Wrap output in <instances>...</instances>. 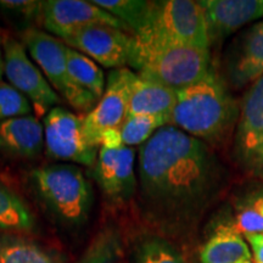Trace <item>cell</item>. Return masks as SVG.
<instances>
[{
  "label": "cell",
  "mask_w": 263,
  "mask_h": 263,
  "mask_svg": "<svg viewBox=\"0 0 263 263\" xmlns=\"http://www.w3.org/2000/svg\"><path fill=\"white\" fill-rule=\"evenodd\" d=\"M100 146H105L107 149H118V147L123 146L120 128H114V129L105 132L103 138H101Z\"/></svg>",
  "instance_id": "cell-30"
},
{
  "label": "cell",
  "mask_w": 263,
  "mask_h": 263,
  "mask_svg": "<svg viewBox=\"0 0 263 263\" xmlns=\"http://www.w3.org/2000/svg\"><path fill=\"white\" fill-rule=\"evenodd\" d=\"M4 73L12 87L21 91L31 103L37 117H45L61 103L57 90L26 52L25 45L10 35L3 38Z\"/></svg>",
  "instance_id": "cell-8"
},
{
  "label": "cell",
  "mask_w": 263,
  "mask_h": 263,
  "mask_svg": "<svg viewBox=\"0 0 263 263\" xmlns=\"http://www.w3.org/2000/svg\"><path fill=\"white\" fill-rule=\"evenodd\" d=\"M43 27L60 39L67 37L76 29L88 25H107L129 31L123 22L108 14L91 2L83 0H47L43 2L41 18Z\"/></svg>",
  "instance_id": "cell-13"
},
{
  "label": "cell",
  "mask_w": 263,
  "mask_h": 263,
  "mask_svg": "<svg viewBox=\"0 0 263 263\" xmlns=\"http://www.w3.org/2000/svg\"><path fill=\"white\" fill-rule=\"evenodd\" d=\"M240 107L211 66L205 77L177 90L172 126L206 144H221L238 122Z\"/></svg>",
  "instance_id": "cell-2"
},
{
  "label": "cell",
  "mask_w": 263,
  "mask_h": 263,
  "mask_svg": "<svg viewBox=\"0 0 263 263\" xmlns=\"http://www.w3.org/2000/svg\"><path fill=\"white\" fill-rule=\"evenodd\" d=\"M128 65L139 77L174 90L200 81L212 66L210 49L134 35Z\"/></svg>",
  "instance_id": "cell-3"
},
{
  "label": "cell",
  "mask_w": 263,
  "mask_h": 263,
  "mask_svg": "<svg viewBox=\"0 0 263 263\" xmlns=\"http://www.w3.org/2000/svg\"><path fill=\"white\" fill-rule=\"evenodd\" d=\"M134 37L211 48L203 9L192 0L150 2L145 24Z\"/></svg>",
  "instance_id": "cell-5"
},
{
  "label": "cell",
  "mask_w": 263,
  "mask_h": 263,
  "mask_svg": "<svg viewBox=\"0 0 263 263\" xmlns=\"http://www.w3.org/2000/svg\"><path fill=\"white\" fill-rule=\"evenodd\" d=\"M121 250L120 234L112 228L103 229L94 236L78 263H116Z\"/></svg>",
  "instance_id": "cell-24"
},
{
  "label": "cell",
  "mask_w": 263,
  "mask_h": 263,
  "mask_svg": "<svg viewBox=\"0 0 263 263\" xmlns=\"http://www.w3.org/2000/svg\"><path fill=\"white\" fill-rule=\"evenodd\" d=\"M34 217L22 199L0 183V230L31 232Z\"/></svg>",
  "instance_id": "cell-21"
},
{
  "label": "cell",
  "mask_w": 263,
  "mask_h": 263,
  "mask_svg": "<svg viewBox=\"0 0 263 263\" xmlns=\"http://www.w3.org/2000/svg\"><path fill=\"white\" fill-rule=\"evenodd\" d=\"M244 236L252 251V262L263 263V233L244 234Z\"/></svg>",
  "instance_id": "cell-29"
},
{
  "label": "cell",
  "mask_w": 263,
  "mask_h": 263,
  "mask_svg": "<svg viewBox=\"0 0 263 263\" xmlns=\"http://www.w3.org/2000/svg\"><path fill=\"white\" fill-rule=\"evenodd\" d=\"M136 80V72L126 67L117 68L108 73L103 97L93 110L84 116L85 134L94 146L100 149L105 132L121 128L126 121Z\"/></svg>",
  "instance_id": "cell-10"
},
{
  "label": "cell",
  "mask_w": 263,
  "mask_h": 263,
  "mask_svg": "<svg viewBox=\"0 0 263 263\" xmlns=\"http://www.w3.org/2000/svg\"><path fill=\"white\" fill-rule=\"evenodd\" d=\"M240 263H254L252 261H246V262H240Z\"/></svg>",
  "instance_id": "cell-32"
},
{
  "label": "cell",
  "mask_w": 263,
  "mask_h": 263,
  "mask_svg": "<svg viewBox=\"0 0 263 263\" xmlns=\"http://www.w3.org/2000/svg\"><path fill=\"white\" fill-rule=\"evenodd\" d=\"M136 263H185L180 254L163 239L150 236L136 249Z\"/></svg>",
  "instance_id": "cell-25"
},
{
  "label": "cell",
  "mask_w": 263,
  "mask_h": 263,
  "mask_svg": "<svg viewBox=\"0 0 263 263\" xmlns=\"http://www.w3.org/2000/svg\"><path fill=\"white\" fill-rule=\"evenodd\" d=\"M61 41L104 67L117 70L128 65L133 35L112 26L95 24L76 29Z\"/></svg>",
  "instance_id": "cell-11"
},
{
  "label": "cell",
  "mask_w": 263,
  "mask_h": 263,
  "mask_svg": "<svg viewBox=\"0 0 263 263\" xmlns=\"http://www.w3.org/2000/svg\"><path fill=\"white\" fill-rule=\"evenodd\" d=\"M3 73H4V55H3V38L0 33V80H2Z\"/></svg>",
  "instance_id": "cell-31"
},
{
  "label": "cell",
  "mask_w": 263,
  "mask_h": 263,
  "mask_svg": "<svg viewBox=\"0 0 263 263\" xmlns=\"http://www.w3.org/2000/svg\"><path fill=\"white\" fill-rule=\"evenodd\" d=\"M25 47L52 88L81 115L89 114L90 107L70 81L67 72V45L61 39L37 28H29L22 35Z\"/></svg>",
  "instance_id": "cell-9"
},
{
  "label": "cell",
  "mask_w": 263,
  "mask_h": 263,
  "mask_svg": "<svg viewBox=\"0 0 263 263\" xmlns=\"http://www.w3.org/2000/svg\"><path fill=\"white\" fill-rule=\"evenodd\" d=\"M226 76L232 87L240 89L263 76V22L255 24L236 37L224 60Z\"/></svg>",
  "instance_id": "cell-14"
},
{
  "label": "cell",
  "mask_w": 263,
  "mask_h": 263,
  "mask_svg": "<svg viewBox=\"0 0 263 263\" xmlns=\"http://www.w3.org/2000/svg\"><path fill=\"white\" fill-rule=\"evenodd\" d=\"M170 123V116H128L120 128L123 145H143L160 128Z\"/></svg>",
  "instance_id": "cell-23"
},
{
  "label": "cell",
  "mask_w": 263,
  "mask_h": 263,
  "mask_svg": "<svg viewBox=\"0 0 263 263\" xmlns=\"http://www.w3.org/2000/svg\"><path fill=\"white\" fill-rule=\"evenodd\" d=\"M32 105L21 91L10 83L0 81V122L10 118L28 116Z\"/></svg>",
  "instance_id": "cell-26"
},
{
  "label": "cell",
  "mask_w": 263,
  "mask_h": 263,
  "mask_svg": "<svg viewBox=\"0 0 263 263\" xmlns=\"http://www.w3.org/2000/svg\"><path fill=\"white\" fill-rule=\"evenodd\" d=\"M144 209L163 219H189L224 188V168L209 144L167 124L139 147Z\"/></svg>",
  "instance_id": "cell-1"
},
{
  "label": "cell",
  "mask_w": 263,
  "mask_h": 263,
  "mask_svg": "<svg viewBox=\"0 0 263 263\" xmlns=\"http://www.w3.org/2000/svg\"><path fill=\"white\" fill-rule=\"evenodd\" d=\"M31 183L38 199L58 221L77 227L87 222L93 207V186L80 167L51 163L34 168Z\"/></svg>",
  "instance_id": "cell-4"
},
{
  "label": "cell",
  "mask_w": 263,
  "mask_h": 263,
  "mask_svg": "<svg viewBox=\"0 0 263 263\" xmlns=\"http://www.w3.org/2000/svg\"><path fill=\"white\" fill-rule=\"evenodd\" d=\"M0 263H61L54 252L14 234L0 235Z\"/></svg>",
  "instance_id": "cell-20"
},
{
  "label": "cell",
  "mask_w": 263,
  "mask_h": 263,
  "mask_svg": "<svg viewBox=\"0 0 263 263\" xmlns=\"http://www.w3.org/2000/svg\"><path fill=\"white\" fill-rule=\"evenodd\" d=\"M201 263H240L252 261L245 236L234 224H221L213 230L200 251Z\"/></svg>",
  "instance_id": "cell-17"
},
{
  "label": "cell",
  "mask_w": 263,
  "mask_h": 263,
  "mask_svg": "<svg viewBox=\"0 0 263 263\" xmlns=\"http://www.w3.org/2000/svg\"><path fill=\"white\" fill-rule=\"evenodd\" d=\"M44 146V127L37 117L28 115L0 122V151L5 155L35 159Z\"/></svg>",
  "instance_id": "cell-16"
},
{
  "label": "cell",
  "mask_w": 263,
  "mask_h": 263,
  "mask_svg": "<svg viewBox=\"0 0 263 263\" xmlns=\"http://www.w3.org/2000/svg\"><path fill=\"white\" fill-rule=\"evenodd\" d=\"M43 127L45 153L49 157L94 167L99 147L88 140L84 115H76L64 107L57 106L44 117Z\"/></svg>",
  "instance_id": "cell-7"
},
{
  "label": "cell",
  "mask_w": 263,
  "mask_h": 263,
  "mask_svg": "<svg viewBox=\"0 0 263 263\" xmlns=\"http://www.w3.org/2000/svg\"><path fill=\"white\" fill-rule=\"evenodd\" d=\"M43 2L34 0H0V9L26 18H41Z\"/></svg>",
  "instance_id": "cell-28"
},
{
  "label": "cell",
  "mask_w": 263,
  "mask_h": 263,
  "mask_svg": "<svg viewBox=\"0 0 263 263\" xmlns=\"http://www.w3.org/2000/svg\"><path fill=\"white\" fill-rule=\"evenodd\" d=\"M233 155L242 173L263 180V76L250 85L240 104Z\"/></svg>",
  "instance_id": "cell-6"
},
{
  "label": "cell",
  "mask_w": 263,
  "mask_h": 263,
  "mask_svg": "<svg viewBox=\"0 0 263 263\" xmlns=\"http://www.w3.org/2000/svg\"><path fill=\"white\" fill-rule=\"evenodd\" d=\"M210 45L218 44L242 26L263 16L261 0H201Z\"/></svg>",
  "instance_id": "cell-15"
},
{
  "label": "cell",
  "mask_w": 263,
  "mask_h": 263,
  "mask_svg": "<svg viewBox=\"0 0 263 263\" xmlns=\"http://www.w3.org/2000/svg\"><path fill=\"white\" fill-rule=\"evenodd\" d=\"M93 4L115 16L136 34L143 28L150 2L143 0H90Z\"/></svg>",
  "instance_id": "cell-22"
},
{
  "label": "cell",
  "mask_w": 263,
  "mask_h": 263,
  "mask_svg": "<svg viewBox=\"0 0 263 263\" xmlns=\"http://www.w3.org/2000/svg\"><path fill=\"white\" fill-rule=\"evenodd\" d=\"M177 101V90L137 74L132 89L128 116H170ZM127 116V117H128Z\"/></svg>",
  "instance_id": "cell-18"
},
{
  "label": "cell",
  "mask_w": 263,
  "mask_h": 263,
  "mask_svg": "<svg viewBox=\"0 0 263 263\" xmlns=\"http://www.w3.org/2000/svg\"><path fill=\"white\" fill-rule=\"evenodd\" d=\"M235 226L242 234L263 233V193L252 197L239 210Z\"/></svg>",
  "instance_id": "cell-27"
},
{
  "label": "cell",
  "mask_w": 263,
  "mask_h": 263,
  "mask_svg": "<svg viewBox=\"0 0 263 263\" xmlns=\"http://www.w3.org/2000/svg\"><path fill=\"white\" fill-rule=\"evenodd\" d=\"M136 151L129 146L107 149L100 146L93 167V178L101 193L112 203L126 202L136 194Z\"/></svg>",
  "instance_id": "cell-12"
},
{
  "label": "cell",
  "mask_w": 263,
  "mask_h": 263,
  "mask_svg": "<svg viewBox=\"0 0 263 263\" xmlns=\"http://www.w3.org/2000/svg\"><path fill=\"white\" fill-rule=\"evenodd\" d=\"M67 72L73 87L93 110L106 87L103 70L87 55L67 47Z\"/></svg>",
  "instance_id": "cell-19"
}]
</instances>
